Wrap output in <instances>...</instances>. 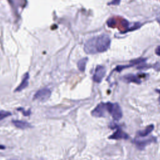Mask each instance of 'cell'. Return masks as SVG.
Here are the masks:
<instances>
[{"mask_svg":"<svg viewBox=\"0 0 160 160\" xmlns=\"http://www.w3.org/2000/svg\"><path fill=\"white\" fill-rule=\"evenodd\" d=\"M120 1H121V0H113V1L111 3H110L109 4H114V5L116 4V5H117V4H119Z\"/></svg>","mask_w":160,"mask_h":160,"instance_id":"cell-15","label":"cell"},{"mask_svg":"<svg viewBox=\"0 0 160 160\" xmlns=\"http://www.w3.org/2000/svg\"><path fill=\"white\" fill-rule=\"evenodd\" d=\"M5 149V147L3 146V145H0V149Z\"/></svg>","mask_w":160,"mask_h":160,"instance_id":"cell-18","label":"cell"},{"mask_svg":"<svg viewBox=\"0 0 160 160\" xmlns=\"http://www.w3.org/2000/svg\"><path fill=\"white\" fill-rule=\"evenodd\" d=\"M158 101H159V103H160V96H159V98H158Z\"/></svg>","mask_w":160,"mask_h":160,"instance_id":"cell-20","label":"cell"},{"mask_svg":"<svg viewBox=\"0 0 160 160\" xmlns=\"http://www.w3.org/2000/svg\"><path fill=\"white\" fill-rule=\"evenodd\" d=\"M29 73H26L23 75L22 81H21V83H20V84L19 85V86L16 88V89H15V91H16H16H18V92L21 91L22 90H23V89H24L25 88H26L29 84Z\"/></svg>","mask_w":160,"mask_h":160,"instance_id":"cell-8","label":"cell"},{"mask_svg":"<svg viewBox=\"0 0 160 160\" xmlns=\"http://www.w3.org/2000/svg\"><path fill=\"white\" fill-rule=\"evenodd\" d=\"M11 115V113L6 111H4V110H0V121L4 119V118H6L8 116H9Z\"/></svg>","mask_w":160,"mask_h":160,"instance_id":"cell-13","label":"cell"},{"mask_svg":"<svg viewBox=\"0 0 160 160\" xmlns=\"http://www.w3.org/2000/svg\"><path fill=\"white\" fill-rule=\"evenodd\" d=\"M155 53H156L158 56H160V46L156 48V50H155Z\"/></svg>","mask_w":160,"mask_h":160,"instance_id":"cell-16","label":"cell"},{"mask_svg":"<svg viewBox=\"0 0 160 160\" xmlns=\"http://www.w3.org/2000/svg\"><path fill=\"white\" fill-rule=\"evenodd\" d=\"M12 123L16 128L21 129H25L31 127V125L29 123L24 121H20V120H13Z\"/></svg>","mask_w":160,"mask_h":160,"instance_id":"cell-10","label":"cell"},{"mask_svg":"<svg viewBox=\"0 0 160 160\" xmlns=\"http://www.w3.org/2000/svg\"><path fill=\"white\" fill-rule=\"evenodd\" d=\"M154 128V126L153 124L149 125V126H148L144 129L142 130V131H139L138 132L137 134L138 135V136L141 137V138H143V137H146V136H148V135L153 131Z\"/></svg>","mask_w":160,"mask_h":160,"instance_id":"cell-11","label":"cell"},{"mask_svg":"<svg viewBox=\"0 0 160 160\" xmlns=\"http://www.w3.org/2000/svg\"><path fill=\"white\" fill-rule=\"evenodd\" d=\"M51 95V90L48 88H43L38 90L34 95V100L41 102H45L50 98Z\"/></svg>","mask_w":160,"mask_h":160,"instance_id":"cell-3","label":"cell"},{"mask_svg":"<svg viewBox=\"0 0 160 160\" xmlns=\"http://www.w3.org/2000/svg\"><path fill=\"white\" fill-rule=\"evenodd\" d=\"M106 112H108L106 103H101L98 104L96 107L91 111V115L94 117L97 118L104 117L106 116Z\"/></svg>","mask_w":160,"mask_h":160,"instance_id":"cell-4","label":"cell"},{"mask_svg":"<svg viewBox=\"0 0 160 160\" xmlns=\"http://www.w3.org/2000/svg\"><path fill=\"white\" fill-rule=\"evenodd\" d=\"M122 79L123 81L126 83H134L136 84L141 83V80H140V79L133 74H128L125 75V76H123Z\"/></svg>","mask_w":160,"mask_h":160,"instance_id":"cell-9","label":"cell"},{"mask_svg":"<svg viewBox=\"0 0 160 160\" xmlns=\"http://www.w3.org/2000/svg\"><path fill=\"white\" fill-rule=\"evenodd\" d=\"M111 39L107 34H101L88 39L85 43L84 50L87 54H96L106 51L110 46Z\"/></svg>","mask_w":160,"mask_h":160,"instance_id":"cell-1","label":"cell"},{"mask_svg":"<svg viewBox=\"0 0 160 160\" xmlns=\"http://www.w3.org/2000/svg\"><path fill=\"white\" fill-rule=\"evenodd\" d=\"M106 74V69L103 66H98L95 69V72L93 75V79L94 82L99 83L102 81V80Z\"/></svg>","mask_w":160,"mask_h":160,"instance_id":"cell-5","label":"cell"},{"mask_svg":"<svg viewBox=\"0 0 160 160\" xmlns=\"http://www.w3.org/2000/svg\"><path fill=\"white\" fill-rule=\"evenodd\" d=\"M155 141H156V139H155L154 137H152L151 138H149L147 139H143V140H141L139 138H136L134 139V143L135 144H136V146L138 148L143 149L149 144L154 142Z\"/></svg>","mask_w":160,"mask_h":160,"instance_id":"cell-7","label":"cell"},{"mask_svg":"<svg viewBox=\"0 0 160 160\" xmlns=\"http://www.w3.org/2000/svg\"><path fill=\"white\" fill-rule=\"evenodd\" d=\"M156 91H157V92H158V93H160V90H158V89H156Z\"/></svg>","mask_w":160,"mask_h":160,"instance_id":"cell-19","label":"cell"},{"mask_svg":"<svg viewBox=\"0 0 160 160\" xmlns=\"http://www.w3.org/2000/svg\"><path fill=\"white\" fill-rule=\"evenodd\" d=\"M88 59L87 58H84L80 59L78 63V68L80 71L84 72L85 68H86V65L88 62Z\"/></svg>","mask_w":160,"mask_h":160,"instance_id":"cell-12","label":"cell"},{"mask_svg":"<svg viewBox=\"0 0 160 160\" xmlns=\"http://www.w3.org/2000/svg\"><path fill=\"white\" fill-rule=\"evenodd\" d=\"M129 138V135L119 128H118L112 135L109 136V139H128Z\"/></svg>","mask_w":160,"mask_h":160,"instance_id":"cell-6","label":"cell"},{"mask_svg":"<svg viewBox=\"0 0 160 160\" xmlns=\"http://www.w3.org/2000/svg\"><path fill=\"white\" fill-rule=\"evenodd\" d=\"M157 21L159 23V24H160V13L158 14V16H157Z\"/></svg>","mask_w":160,"mask_h":160,"instance_id":"cell-17","label":"cell"},{"mask_svg":"<svg viewBox=\"0 0 160 160\" xmlns=\"http://www.w3.org/2000/svg\"><path fill=\"white\" fill-rule=\"evenodd\" d=\"M131 66H133L132 64H130V65H126V66H118L116 67V71H122V70L123 69H125V68H128L129 67H131Z\"/></svg>","mask_w":160,"mask_h":160,"instance_id":"cell-14","label":"cell"},{"mask_svg":"<svg viewBox=\"0 0 160 160\" xmlns=\"http://www.w3.org/2000/svg\"><path fill=\"white\" fill-rule=\"evenodd\" d=\"M106 106L108 113L111 115L114 120L119 121L122 118L123 113L118 103H111L108 102L106 103Z\"/></svg>","mask_w":160,"mask_h":160,"instance_id":"cell-2","label":"cell"}]
</instances>
